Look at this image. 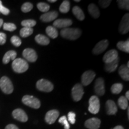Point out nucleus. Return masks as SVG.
<instances>
[{
  "label": "nucleus",
  "mask_w": 129,
  "mask_h": 129,
  "mask_svg": "<svg viewBox=\"0 0 129 129\" xmlns=\"http://www.w3.org/2000/svg\"><path fill=\"white\" fill-rule=\"evenodd\" d=\"M6 42V35L4 32H0V45H3Z\"/></svg>",
  "instance_id": "79ce46f5"
},
{
  "label": "nucleus",
  "mask_w": 129,
  "mask_h": 129,
  "mask_svg": "<svg viewBox=\"0 0 129 129\" xmlns=\"http://www.w3.org/2000/svg\"><path fill=\"white\" fill-rule=\"evenodd\" d=\"M118 104L120 108L124 110L128 108V101L125 96H121L118 101Z\"/></svg>",
  "instance_id": "cd10ccee"
},
{
  "label": "nucleus",
  "mask_w": 129,
  "mask_h": 129,
  "mask_svg": "<svg viewBox=\"0 0 129 129\" xmlns=\"http://www.w3.org/2000/svg\"><path fill=\"white\" fill-rule=\"evenodd\" d=\"M17 53L14 50H10L6 53L3 58V63L5 64L9 63L10 60H14L16 59Z\"/></svg>",
  "instance_id": "aec40b11"
},
{
  "label": "nucleus",
  "mask_w": 129,
  "mask_h": 129,
  "mask_svg": "<svg viewBox=\"0 0 129 129\" xmlns=\"http://www.w3.org/2000/svg\"><path fill=\"white\" fill-rule=\"evenodd\" d=\"M113 129H124V128L122 126H121V125H117V126L115 127Z\"/></svg>",
  "instance_id": "c03bdc74"
},
{
  "label": "nucleus",
  "mask_w": 129,
  "mask_h": 129,
  "mask_svg": "<svg viewBox=\"0 0 129 129\" xmlns=\"http://www.w3.org/2000/svg\"><path fill=\"white\" fill-rule=\"evenodd\" d=\"M59 116V112L56 109H52L48 111L45 116V120L48 124L54 123Z\"/></svg>",
  "instance_id": "ddd939ff"
},
{
  "label": "nucleus",
  "mask_w": 129,
  "mask_h": 129,
  "mask_svg": "<svg viewBox=\"0 0 129 129\" xmlns=\"http://www.w3.org/2000/svg\"><path fill=\"white\" fill-rule=\"evenodd\" d=\"M46 32L48 36L51 37V38H53V39L57 38L58 35H59V33H58V31L56 29V28L53 26H49L46 28Z\"/></svg>",
  "instance_id": "bb28decb"
},
{
  "label": "nucleus",
  "mask_w": 129,
  "mask_h": 129,
  "mask_svg": "<svg viewBox=\"0 0 129 129\" xmlns=\"http://www.w3.org/2000/svg\"><path fill=\"white\" fill-rule=\"evenodd\" d=\"M16 26L12 23H5L3 24V29L5 30L13 32L16 29Z\"/></svg>",
  "instance_id": "f704fd0d"
},
{
  "label": "nucleus",
  "mask_w": 129,
  "mask_h": 129,
  "mask_svg": "<svg viewBox=\"0 0 129 129\" xmlns=\"http://www.w3.org/2000/svg\"><path fill=\"white\" fill-rule=\"evenodd\" d=\"M75 114L73 112H69L68 114V119L72 124H74L75 122Z\"/></svg>",
  "instance_id": "58836bf2"
},
{
  "label": "nucleus",
  "mask_w": 129,
  "mask_h": 129,
  "mask_svg": "<svg viewBox=\"0 0 129 129\" xmlns=\"http://www.w3.org/2000/svg\"><path fill=\"white\" fill-rule=\"evenodd\" d=\"M33 33V29L28 28H23L20 30V35L21 37L26 38L30 36Z\"/></svg>",
  "instance_id": "2f4dec72"
},
{
  "label": "nucleus",
  "mask_w": 129,
  "mask_h": 129,
  "mask_svg": "<svg viewBox=\"0 0 129 129\" xmlns=\"http://www.w3.org/2000/svg\"><path fill=\"white\" fill-rule=\"evenodd\" d=\"M72 21L68 19H60L55 20L53 23V26L54 28H67L68 27L72 25Z\"/></svg>",
  "instance_id": "dca6fc26"
},
{
  "label": "nucleus",
  "mask_w": 129,
  "mask_h": 129,
  "mask_svg": "<svg viewBox=\"0 0 129 129\" xmlns=\"http://www.w3.org/2000/svg\"><path fill=\"white\" fill-rule=\"evenodd\" d=\"M119 62V58L118 57L115 60H114L112 62L110 63H105V69L106 71L109 72H112L117 69L118 65Z\"/></svg>",
  "instance_id": "4be33fe9"
},
{
  "label": "nucleus",
  "mask_w": 129,
  "mask_h": 129,
  "mask_svg": "<svg viewBox=\"0 0 129 129\" xmlns=\"http://www.w3.org/2000/svg\"><path fill=\"white\" fill-rule=\"evenodd\" d=\"M58 16V13L56 11L45 13L40 16V20L43 22H50L55 20Z\"/></svg>",
  "instance_id": "f3484780"
},
{
  "label": "nucleus",
  "mask_w": 129,
  "mask_h": 129,
  "mask_svg": "<svg viewBox=\"0 0 129 129\" xmlns=\"http://www.w3.org/2000/svg\"><path fill=\"white\" fill-rule=\"evenodd\" d=\"M5 129H19V128L14 124H9L6 127Z\"/></svg>",
  "instance_id": "37998d69"
},
{
  "label": "nucleus",
  "mask_w": 129,
  "mask_h": 129,
  "mask_svg": "<svg viewBox=\"0 0 129 129\" xmlns=\"http://www.w3.org/2000/svg\"><path fill=\"white\" fill-rule=\"evenodd\" d=\"M35 40L38 44L42 46H47L50 43L49 38L42 34H38L35 36Z\"/></svg>",
  "instance_id": "393cba45"
},
{
  "label": "nucleus",
  "mask_w": 129,
  "mask_h": 129,
  "mask_svg": "<svg viewBox=\"0 0 129 129\" xmlns=\"http://www.w3.org/2000/svg\"><path fill=\"white\" fill-rule=\"evenodd\" d=\"M122 88H123V85L121 83H115L111 86V91L113 94H118L121 92Z\"/></svg>",
  "instance_id": "c85d7f7f"
},
{
  "label": "nucleus",
  "mask_w": 129,
  "mask_h": 129,
  "mask_svg": "<svg viewBox=\"0 0 129 129\" xmlns=\"http://www.w3.org/2000/svg\"><path fill=\"white\" fill-rule=\"evenodd\" d=\"M11 43L13 46L16 47H19L22 44V41H21L20 38L19 37L16 36V35H14L11 38Z\"/></svg>",
  "instance_id": "e433bc0d"
},
{
  "label": "nucleus",
  "mask_w": 129,
  "mask_h": 129,
  "mask_svg": "<svg viewBox=\"0 0 129 129\" xmlns=\"http://www.w3.org/2000/svg\"><path fill=\"white\" fill-rule=\"evenodd\" d=\"M100 109V102L99 98L96 96H93L89 99L88 111L93 114H96Z\"/></svg>",
  "instance_id": "423d86ee"
},
{
  "label": "nucleus",
  "mask_w": 129,
  "mask_h": 129,
  "mask_svg": "<svg viewBox=\"0 0 129 129\" xmlns=\"http://www.w3.org/2000/svg\"><path fill=\"white\" fill-rule=\"evenodd\" d=\"M88 10L94 19H98L100 16V12L98 7L94 4H90L88 7Z\"/></svg>",
  "instance_id": "b1692460"
},
{
  "label": "nucleus",
  "mask_w": 129,
  "mask_h": 129,
  "mask_svg": "<svg viewBox=\"0 0 129 129\" xmlns=\"http://www.w3.org/2000/svg\"><path fill=\"white\" fill-rule=\"evenodd\" d=\"M101 122L99 119L97 118H91L85 122V126L88 129H99Z\"/></svg>",
  "instance_id": "a211bd4d"
},
{
  "label": "nucleus",
  "mask_w": 129,
  "mask_h": 129,
  "mask_svg": "<svg viewBox=\"0 0 129 129\" xmlns=\"http://www.w3.org/2000/svg\"><path fill=\"white\" fill-rule=\"evenodd\" d=\"M59 123L62 124L63 125L64 129L70 128V126H69L67 118L65 116H62V117H61L59 120Z\"/></svg>",
  "instance_id": "4c0bfd02"
},
{
  "label": "nucleus",
  "mask_w": 129,
  "mask_h": 129,
  "mask_svg": "<svg viewBox=\"0 0 129 129\" xmlns=\"http://www.w3.org/2000/svg\"><path fill=\"white\" fill-rule=\"evenodd\" d=\"M118 73L122 79L125 81L129 80V68L126 65L122 64L118 69Z\"/></svg>",
  "instance_id": "412c9836"
},
{
  "label": "nucleus",
  "mask_w": 129,
  "mask_h": 129,
  "mask_svg": "<svg viewBox=\"0 0 129 129\" xmlns=\"http://www.w3.org/2000/svg\"><path fill=\"white\" fill-rule=\"evenodd\" d=\"M1 13L4 15H8L10 13V10L3 6L2 1H0V13Z\"/></svg>",
  "instance_id": "ea45409f"
},
{
  "label": "nucleus",
  "mask_w": 129,
  "mask_h": 129,
  "mask_svg": "<svg viewBox=\"0 0 129 129\" xmlns=\"http://www.w3.org/2000/svg\"><path fill=\"white\" fill-rule=\"evenodd\" d=\"M118 57V53L116 50H111L107 51L103 57V62L105 63H110Z\"/></svg>",
  "instance_id": "2eb2a0df"
},
{
  "label": "nucleus",
  "mask_w": 129,
  "mask_h": 129,
  "mask_svg": "<svg viewBox=\"0 0 129 129\" xmlns=\"http://www.w3.org/2000/svg\"><path fill=\"white\" fill-rule=\"evenodd\" d=\"M12 115L14 119L22 122H25L28 120L27 114L22 109H16L13 111Z\"/></svg>",
  "instance_id": "9d476101"
},
{
  "label": "nucleus",
  "mask_w": 129,
  "mask_h": 129,
  "mask_svg": "<svg viewBox=\"0 0 129 129\" xmlns=\"http://www.w3.org/2000/svg\"><path fill=\"white\" fill-rule=\"evenodd\" d=\"M117 3L121 9L126 10H129V1L128 0H118L117 1Z\"/></svg>",
  "instance_id": "72a5a7b5"
},
{
  "label": "nucleus",
  "mask_w": 129,
  "mask_h": 129,
  "mask_svg": "<svg viewBox=\"0 0 129 129\" xmlns=\"http://www.w3.org/2000/svg\"><path fill=\"white\" fill-rule=\"evenodd\" d=\"M23 56L26 60L30 62H35L37 60V55L34 50L26 48L23 51Z\"/></svg>",
  "instance_id": "4468645a"
},
{
  "label": "nucleus",
  "mask_w": 129,
  "mask_h": 129,
  "mask_svg": "<svg viewBox=\"0 0 129 129\" xmlns=\"http://www.w3.org/2000/svg\"><path fill=\"white\" fill-rule=\"evenodd\" d=\"M50 6L46 3H39L37 4V8L42 12H47L50 9Z\"/></svg>",
  "instance_id": "473e14b6"
},
{
  "label": "nucleus",
  "mask_w": 129,
  "mask_h": 129,
  "mask_svg": "<svg viewBox=\"0 0 129 129\" xmlns=\"http://www.w3.org/2000/svg\"><path fill=\"white\" fill-rule=\"evenodd\" d=\"M108 44L109 43L107 40H101L95 46L94 48L93 49V53L95 55L101 54L108 47Z\"/></svg>",
  "instance_id": "1a4fd4ad"
},
{
  "label": "nucleus",
  "mask_w": 129,
  "mask_h": 129,
  "mask_svg": "<svg viewBox=\"0 0 129 129\" xmlns=\"http://www.w3.org/2000/svg\"><path fill=\"white\" fill-rule=\"evenodd\" d=\"M33 9V5H32L30 3L27 2L24 3V4L21 7V10L23 13H28L30 11L32 10Z\"/></svg>",
  "instance_id": "c9c22d12"
},
{
  "label": "nucleus",
  "mask_w": 129,
  "mask_h": 129,
  "mask_svg": "<svg viewBox=\"0 0 129 129\" xmlns=\"http://www.w3.org/2000/svg\"><path fill=\"white\" fill-rule=\"evenodd\" d=\"M37 22L34 20H32V19H28V20H24L22 22L21 25H22L23 28H32V27L35 26L36 25Z\"/></svg>",
  "instance_id": "7c9ffc66"
},
{
  "label": "nucleus",
  "mask_w": 129,
  "mask_h": 129,
  "mask_svg": "<svg viewBox=\"0 0 129 129\" xmlns=\"http://www.w3.org/2000/svg\"><path fill=\"white\" fill-rule=\"evenodd\" d=\"M0 88L5 94H10L13 91V85L8 77L4 76L0 79Z\"/></svg>",
  "instance_id": "7ed1b4c3"
},
{
  "label": "nucleus",
  "mask_w": 129,
  "mask_h": 129,
  "mask_svg": "<svg viewBox=\"0 0 129 129\" xmlns=\"http://www.w3.org/2000/svg\"><path fill=\"white\" fill-rule=\"evenodd\" d=\"M22 102L34 109H38L41 106L40 100L32 96L26 95L22 98Z\"/></svg>",
  "instance_id": "39448f33"
},
{
  "label": "nucleus",
  "mask_w": 129,
  "mask_h": 129,
  "mask_svg": "<svg viewBox=\"0 0 129 129\" xmlns=\"http://www.w3.org/2000/svg\"><path fill=\"white\" fill-rule=\"evenodd\" d=\"M36 87L39 91L43 92H51L54 88L53 84L46 79H41L36 83Z\"/></svg>",
  "instance_id": "20e7f679"
},
{
  "label": "nucleus",
  "mask_w": 129,
  "mask_h": 129,
  "mask_svg": "<svg viewBox=\"0 0 129 129\" xmlns=\"http://www.w3.org/2000/svg\"><path fill=\"white\" fill-rule=\"evenodd\" d=\"M84 95L83 85L81 84H77L72 88V96L74 101L78 102L82 99Z\"/></svg>",
  "instance_id": "0eeeda50"
},
{
  "label": "nucleus",
  "mask_w": 129,
  "mask_h": 129,
  "mask_svg": "<svg viewBox=\"0 0 129 129\" xmlns=\"http://www.w3.org/2000/svg\"><path fill=\"white\" fill-rule=\"evenodd\" d=\"M60 35L63 38L69 40H75L81 35V31L77 28H64L61 30Z\"/></svg>",
  "instance_id": "f257e3e1"
},
{
  "label": "nucleus",
  "mask_w": 129,
  "mask_h": 129,
  "mask_svg": "<svg viewBox=\"0 0 129 129\" xmlns=\"http://www.w3.org/2000/svg\"><path fill=\"white\" fill-rule=\"evenodd\" d=\"M72 13H73L74 15L76 17V18L79 20L83 21L85 19V15L84 14L83 11L78 6H74L72 9Z\"/></svg>",
  "instance_id": "5701e85b"
},
{
  "label": "nucleus",
  "mask_w": 129,
  "mask_h": 129,
  "mask_svg": "<svg viewBox=\"0 0 129 129\" xmlns=\"http://www.w3.org/2000/svg\"><path fill=\"white\" fill-rule=\"evenodd\" d=\"M106 111L108 115H115L118 109L115 103L112 100H108L106 102Z\"/></svg>",
  "instance_id": "6ab92c4d"
},
{
  "label": "nucleus",
  "mask_w": 129,
  "mask_h": 129,
  "mask_svg": "<svg viewBox=\"0 0 129 129\" xmlns=\"http://www.w3.org/2000/svg\"><path fill=\"white\" fill-rule=\"evenodd\" d=\"M125 98H126V99L128 101V99H129V91H127L126 93H125Z\"/></svg>",
  "instance_id": "a18cd8bd"
},
{
  "label": "nucleus",
  "mask_w": 129,
  "mask_h": 129,
  "mask_svg": "<svg viewBox=\"0 0 129 129\" xmlns=\"http://www.w3.org/2000/svg\"><path fill=\"white\" fill-rule=\"evenodd\" d=\"M48 2H50V3H55V2H56V0H48Z\"/></svg>",
  "instance_id": "de8ad7c7"
},
{
  "label": "nucleus",
  "mask_w": 129,
  "mask_h": 129,
  "mask_svg": "<svg viewBox=\"0 0 129 129\" xmlns=\"http://www.w3.org/2000/svg\"><path fill=\"white\" fill-rule=\"evenodd\" d=\"M94 91L98 96H102L105 93L104 80L102 78H98L95 82Z\"/></svg>",
  "instance_id": "f8f14e48"
},
{
  "label": "nucleus",
  "mask_w": 129,
  "mask_h": 129,
  "mask_svg": "<svg viewBox=\"0 0 129 129\" xmlns=\"http://www.w3.org/2000/svg\"><path fill=\"white\" fill-rule=\"evenodd\" d=\"M96 77V73L93 71H87L84 72L81 77L82 84L87 86L91 84Z\"/></svg>",
  "instance_id": "6e6552de"
},
{
  "label": "nucleus",
  "mask_w": 129,
  "mask_h": 129,
  "mask_svg": "<svg viewBox=\"0 0 129 129\" xmlns=\"http://www.w3.org/2000/svg\"><path fill=\"white\" fill-rule=\"evenodd\" d=\"M3 25V19H0V28H1V27Z\"/></svg>",
  "instance_id": "49530a36"
},
{
  "label": "nucleus",
  "mask_w": 129,
  "mask_h": 129,
  "mask_svg": "<svg viewBox=\"0 0 129 129\" xmlns=\"http://www.w3.org/2000/svg\"><path fill=\"white\" fill-rule=\"evenodd\" d=\"M117 46L118 48L125 53H129V40L128 39L126 41H119L117 43Z\"/></svg>",
  "instance_id": "a878e982"
},
{
  "label": "nucleus",
  "mask_w": 129,
  "mask_h": 129,
  "mask_svg": "<svg viewBox=\"0 0 129 129\" xmlns=\"http://www.w3.org/2000/svg\"><path fill=\"white\" fill-rule=\"evenodd\" d=\"M12 66L14 71L19 74L26 72L29 68L28 62L24 59H20V58L14 59L12 63Z\"/></svg>",
  "instance_id": "f03ea898"
},
{
  "label": "nucleus",
  "mask_w": 129,
  "mask_h": 129,
  "mask_svg": "<svg viewBox=\"0 0 129 129\" xmlns=\"http://www.w3.org/2000/svg\"><path fill=\"white\" fill-rule=\"evenodd\" d=\"M111 3V0H103V1H99V4L101 5V6L102 8H104V9H105V8L108 7V6L110 5Z\"/></svg>",
  "instance_id": "a19ab883"
},
{
  "label": "nucleus",
  "mask_w": 129,
  "mask_h": 129,
  "mask_svg": "<svg viewBox=\"0 0 129 129\" xmlns=\"http://www.w3.org/2000/svg\"><path fill=\"white\" fill-rule=\"evenodd\" d=\"M75 1V2H80V0H75V1Z\"/></svg>",
  "instance_id": "09e8293b"
},
{
  "label": "nucleus",
  "mask_w": 129,
  "mask_h": 129,
  "mask_svg": "<svg viewBox=\"0 0 129 129\" xmlns=\"http://www.w3.org/2000/svg\"><path fill=\"white\" fill-rule=\"evenodd\" d=\"M70 9V2L68 0L63 1L59 7V10L62 13H67Z\"/></svg>",
  "instance_id": "c756f323"
},
{
  "label": "nucleus",
  "mask_w": 129,
  "mask_h": 129,
  "mask_svg": "<svg viewBox=\"0 0 129 129\" xmlns=\"http://www.w3.org/2000/svg\"><path fill=\"white\" fill-rule=\"evenodd\" d=\"M129 30V14L127 13L122 17L121 20L119 31L122 34H125Z\"/></svg>",
  "instance_id": "9b49d317"
}]
</instances>
